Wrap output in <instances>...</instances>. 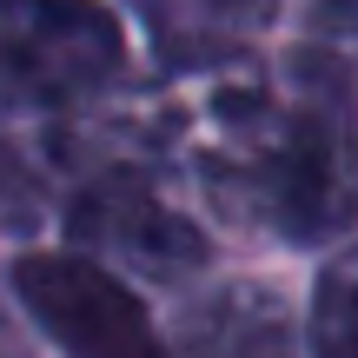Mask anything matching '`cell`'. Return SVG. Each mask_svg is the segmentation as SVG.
Returning <instances> with one entry per match:
<instances>
[{
	"mask_svg": "<svg viewBox=\"0 0 358 358\" xmlns=\"http://www.w3.org/2000/svg\"><path fill=\"white\" fill-rule=\"evenodd\" d=\"M219 192L232 213L266 219L285 239H325L358 219V127L332 80H312L299 100L232 120Z\"/></svg>",
	"mask_w": 358,
	"mask_h": 358,
	"instance_id": "cell-1",
	"label": "cell"
},
{
	"mask_svg": "<svg viewBox=\"0 0 358 358\" xmlns=\"http://www.w3.org/2000/svg\"><path fill=\"white\" fill-rule=\"evenodd\" d=\"M319 20L325 27H358V0H319Z\"/></svg>",
	"mask_w": 358,
	"mask_h": 358,
	"instance_id": "cell-7",
	"label": "cell"
},
{
	"mask_svg": "<svg viewBox=\"0 0 358 358\" xmlns=\"http://www.w3.org/2000/svg\"><path fill=\"white\" fill-rule=\"evenodd\" d=\"M13 292L66 358H159L146 306L93 259L34 252L13 266Z\"/></svg>",
	"mask_w": 358,
	"mask_h": 358,
	"instance_id": "cell-2",
	"label": "cell"
},
{
	"mask_svg": "<svg viewBox=\"0 0 358 358\" xmlns=\"http://www.w3.org/2000/svg\"><path fill=\"white\" fill-rule=\"evenodd\" d=\"M120 73V27L93 0H34L7 13V80L40 106L100 93Z\"/></svg>",
	"mask_w": 358,
	"mask_h": 358,
	"instance_id": "cell-3",
	"label": "cell"
},
{
	"mask_svg": "<svg viewBox=\"0 0 358 358\" xmlns=\"http://www.w3.org/2000/svg\"><path fill=\"white\" fill-rule=\"evenodd\" d=\"M0 7H7V13H13V7H34V0H0Z\"/></svg>",
	"mask_w": 358,
	"mask_h": 358,
	"instance_id": "cell-9",
	"label": "cell"
},
{
	"mask_svg": "<svg viewBox=\"0 0 358 358\" xmlns=\"http://www.w3.org/2000/svg\"><path fill=\"white\" fill-rule=\"evenodd\" d=\"M272 7L279 0H146V13H159V27L179 40H239L266 27Z\"/></svg>",
	"mask_w": 358,
	"mask_h": 358,
	"instance_id": "cell-6",
	"label": "cell"
},
{
	"mask_svg": "<svg viewBox=\"0 0 358 358\" xmlns=\"http://www.w3.org/2000/svg\"><path fill=\"white\" fill-rule=\"evenodd\" d=\"M312 352L319 358H358V245L338 252L319 272V292H312Z\"/></svg>",
	"mask_w": 358,
	"mask_h": 358,
	"instance_id": "cell-5",
	"label": "cell"
},
{
	"mask_svg": "<svg viewBox=\"0 0 358 358\" xmlns=\"http://www.w3.org/2000/svg\"><path fill=\"white\" fill-rule=\"evenodd\" d=\"M0 358H27V352H20V345H13V338H7V332H0Z\"/></svg>",
	"mask_w": 358,
	"mask_h": 358,
	"instance_id": "cell-8",
	"label": "cell"
},
{
	"mask_svg": "<svg viewBox=\"0 0 358 358\" xmlns=\"http://www.w3.org/2000/svg\"><path fill=\"white\" fill-rule=\"evenodd\" d=\"M66 226H73L80 245H93L106 259H127L140 272H159V279H186V272L206 266V232L186 213H173L140 179H100V186H87L73 199V213H66Z\"/></svg>",
	"mask_w": 358,
	"mask_h": 358,
	"instance_id": "cell-4",
	"label": "cell"
}]
</instances>
